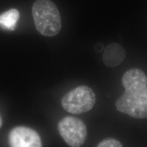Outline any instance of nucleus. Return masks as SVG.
Returning <instances> with one entry per match:
<instances>
[{
    "instance_id": "nucleus-2",
    "label": "nucleus",
    "mask_w": 147,
    "mask_h": 147,
    "mask_svg": "<svg viewBox=\"0 0 147 147\" xmlns=\"http://www.w3.org/2000/svg\"><path fill=\"white\" fill-rule=\"evenodd\" d=\"M116 107L134 118H147V87L125 90L116 102Z\"/></svg>"
},
{
    "instance_id": "nucleus-4",
    "label": "nucleus",
    "mask_w": 147,
    "mask_h": 147,
    "mask_svg": "<svg viewBox=\"0 0 147 147\" xmlns=\"http://www.w3.org/2000/svg\"><path fill=\"white\" fill-rule=\"evenodd\" d=\"M58 130L61 136L71 147H80L87 138V127L83 121L76 117H64L59 122Z\"/></svg>"
},
{
    "instance_id": "nucleus-5",
    "label": "nucleus",
    "mask_w": 147,
    "mask_h": 147,
    "mask_svg": "<svg viewBox=\"0 0 147 147\" xmlns=\"http://www.w3.org/2000/svg\"><path fill=\"white\" fill-rule=\"evenodd\" d=\"M9 142L11 147H42L39 134L27 127H16L10 131Z\"/></svg>"
},
{
    "instance_id": "nucleus-8",
    "label": "nucleus",
    "mask_w": 147,
    "mask_h": 147,
    "mask_svg": "<svg viewBox=\"0 0 147 147\" xmlns=\"http://www.w3.org/2000/svg\"><path fill=\"white\" fill-rule=\"evenodd\" d=\"M19 18V12L16 9H11L0 15V27L9 31H13L16 28Z\"/></svg>"
},
{
    "instance_id": "nucleus-10",
    "label": "nucleus",
    "mask_w": 147,
    "mask_h": 147,
    "mask_svg": "<svg viewBox=\"0 0 147 147\" xmlns=\"http://www.w3.org/2000/svg\"><path fill=\"white\" fill-rule=\"evenodd\" d=\"M1 117H0V127H1Z\"/></svg>"
},
{
    "instance_id": "nucleus-9",
    "label": "nucleus",
    "mask_w": 147,
    "mask_h": 147,
    "mask_svg": "<svg viewBox=\"0 0 147 147\" xmlns=\"http://www.w3.org/2000/svg\"><path fill=\"white\" fill-rule=\"evenodd\" d=\"M97 147H123L121 143L114 138H106L99 143Z\"/></svg>"
},
{
    "instance_id": "nucleus-1",
    "label": "nucleus",
    "mask_w": 147,
    "mask_h": 147,
    "mask_svg": "<svg viewBox=\"0 0 147 147\" xmlns=\"http://www.w3.org/2000/svg\"><path fill=\"white\" fill-rule=\"evenodd\" d=\"M37 30L45 36L57 35L61 28V19L56 5L51 0H37L32 8Z\"/></svg>"
},
{
    "instance_id": "nucleus-6",
    "label": "nucleus",
    "mask_w": 147,
    "mask_h": 147,
    "mask_svg": "<svg viewBox=\"0 0 147 147\" xmlns=\"http://www.w3.org/2000/svg\"><path fill=\"white\" fill-rule=\"evenodd\" d=\"M122 83L125 90L147 87V77L140 69H130L124 74Z\"/></svg>"
},
{
    "instance_id": "nucleus-3",
    "label": "nucleus",
    "mask_w": 147,
    "mask_h": 147,
    "mask_svg": "<svg viewBox=\"0 0 147 147\" xmlns=\"http://www.w3.org/2000/svg\"><path fill=\"white\" fill-rule=\"evenodd\" d=\"M95 103V95L91 88L80 86L71 90L61 99V105L66 111L79 115L89 111Z\"/></svg>"
},
{
    "instance_id": "nucleus-7",
    "label": "nucleus",
    "mask_w": 147,
    "mask_h": 147,
    "mask_svg": "<svg viewBox=\"0 0 147 147\" xmlns=\"http://www.w3.org/2000/svg\"><path fill=\"white\" fill-rule=\"evenodd\" d=\"M126 57L124 48L117 43L108 45L103 54V61L108 67H116L123 61Z\"/></svg>"
}]
</instances>
